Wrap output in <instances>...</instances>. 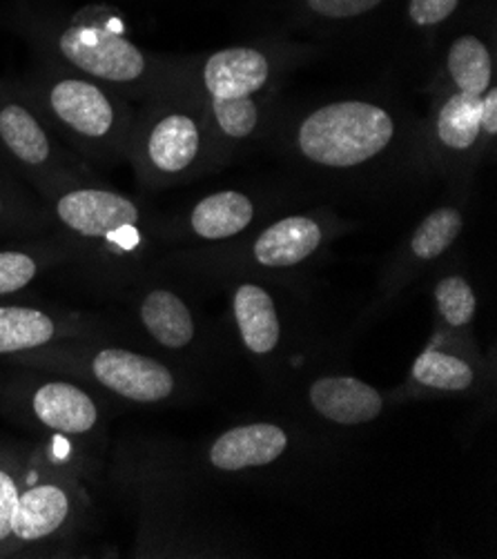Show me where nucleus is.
Returning a JSON list of instances; mask_svg holds the SVG:
<instances>
[{"label":"nucleus","mask_w":497,"mask_h":559,"mask_svg":"<svg viewBox=\"0 0 497 559\" xmlns=\"http://www.w3.org/2000/svg\"><path fill=\"white\" fill-rule=\"evenodd\" d=\"M38 197L72 263L109 288L139 284L156 243L165 239L163 223L141 199L115 190L94 173L47 186Z\"/></svg>","instance_id":"obj_1"},{"label":"nucleus","mask_w":497,"mask_h":559,"mask_svg":"<svg viewBox=\"0 0 497 559\" xmlns=\"http://www.w3.org/2000/svg\"><path fill=\"white\" fill-rule=\"evenodd\" d=\"M304 59V49L282 43H248L214 49L181 61L184 74L201 100L218 165L259 139L282 76Z\"/></svg>","instance_id":"obj_2"},{"label":"nucleus","mask_w":497,"mask_h":559,"mask_svg":"<svg viewBox=\"0 0 497 559\" xmlns=\"http://www.w3.org/2000/svg\"><path fill=\"white\" fill-rule=\"evenodd\" d=\"M27 34L40 59L113 87L132 103H143L179 70V59L139 47L126 19L105 5H87L68 19L38 21Z\"/></svg>","instance_id":"obj_3"},{"label":"nucleus","mask_w":497,"mask_h":559,"mask_svg":"<svg viewBox=\"0 0 497 559\" xmlns=\"http://www.w3.org/2000/svg\"><path fill=\"white\" fill-rule=\"evenodd\" d=\"M128 163L137 183L150 192L192 183L221 167L205 109L181 61L177 74L137 109Z\"/></svg>","instance_id":"obj_4"},{"label":"nucleus","mask_w":497,"mask_h":559,"mask_svg":"<svg viewBox=\"0 0 497 559\" xmlns=\"http://www.w3.org/2000/svg\"><path fill=\"white\" fill-rule=\"evenodd\" d=\"M21 83L61 141L90 167L128 160L137 115L130 98L45 59Z\"/></svg>","instance_id":"obj_5"},{"label":"nucleus","mask_w":497,"mask_h":559,"mask_svg":"<svg viewBox=\"0 0 497 559\" xmlns=\"http://www.w3.org/2000/svg\"><path fill=\"white\" fill-rule=\"evenodd\" d=\"M404 123L389 105L370 98H340L323 103L293 126L291 150L323 173H359L402 143Z\"/></svg>","instance_id":"obj_6"},{"label":"nucleus","mask_w":497,"mask_h":559,"mask_svg":"<svg viewBox=\"0 0 497 559\" xmlns=\"http://www.w3.org/2000/svg\"><path fill=\"white\" fill-rule=\"evenodd\" d=\"M8 366L70 377L139 406L168 404L181 390L179 374L168 364L130 348L100 344V340L63 342L19 357Z\"/></svg>","instance_id":"obj_7"},{"label":"nucleus","mask_w":497,"mask_h":559,"mask_svg":"<svg viewBox=\"0 0 497 559\" xmlns=\"http://www.w3.org/2000/svg\"><path fill=\"white\" fill-rule=\"evenodd\" d=\"M0 374V415L49 437L47 449L79 466V449L103 430V408L92 390L74 379L19 368Z\"/></svg>","instance_id":"obj_8"},{"label":"nucleus","mask_w":497,"mask_h":559,"mask_svg":"<svg viewBox=\"0 0 497 559\" xmlns=\"http://www.w3.org/2000/svg\"><path fill=\"white\" fill-rule=\"evenodd\" d=\"M0 156L36 194L94 173L61 141L21 81L0 79Z\"/></svg>","instance_id":"obj_9"},{"label":"nucleus","mask_w":497,"mask_h":559,"mask_svg":"<svg viewBox=\"0 0 497 559\" xmlns=\"http://www.w3.org/2000/svg\"><path fill=\"white\" fill-rule=\"evenodd\" d=\"M342 221L328 212H299L270 221L252 239L230 250L233 259L263 272H288L315 259L338 237Z\"/></svg>","instance_id":"obj_10"},{"label":"nucleus","mask_w":497,"mask_h":559,"mask_svg":"<svg viewBox=\"0 0 497 559\" xmlns=\"http://www.w3.org/2000/svg\"><path fill=\"white\" fill-rule=\"evenodd\" d=\"M98 337V323L40 306L0 301V361L3 364L63 342Z\"/></svg>","instance_id":"obj_11"},{"label":"nucleus","mask_w":497,"mask_h":559,"mask_svg":"<svg viewBox=\"0 0 497 559\" xmlns=\"http://www.w3.org/2000/svg\"><path fill=\"white\" fill-rule=\"evenodd\" d=\"M430 156L447 173L469 175L484 156L480 130V98L447 90L435 103L428 117Z\"/></svg>","instance_id":"obj_12"},{"label":"nucleus","mask_w":497,"mask_h":559,"mask_svg":"<svg viewBox=\"0 0 497 559\" xmlns=\"http://www.w3.org/2000/svg\"><path fill=\"white\" fill-rule=\"evenodd\" d=\"M259 218V201L244 190H216L194 201L165 226L163 237L197 243H228L244 237Z\"/></svg>","instance_id":"obj_13"},{"label":"nucleus","mask_w":497,"mask_h":559,"mask_svg":"<svg viewBox=\"0 0 497 559\" xmlns=\"http://www.w3.org/2000/svg\"><path fill=\"white\" fill-rule=\"evenodd\" d=\"M466 226V214L460 205L447 203L430 210L400 248L389 274L383 278L386 297H395L422 270L451 252Z\"/></svg>","instance_id":"obj_14"},{"label":"nucleus","mask_w":497,"mask_h":559,"mask_svg":"<svg viewBox=\"0 0 497 559\" xmlns=\"http://www.w3.org/2000/svg\"><path fill=\"white\" fill-rule=\"evenodd\" d=\"M134 317L145 337L168 353L197 344L199 323L181 293L165 284H141L134 295Z\"/></svg>","instance_id":"obj_15"},{"label":"nucleus","mask_w":497,"mask_h":559,"mask_svg":"<svg viewBox=\"0 0 497 559\" xmlns=\"http://www.w3.org/2000/svg\"><path fill=\"white\" fill-rule=\"evenodd\" d=\"M291 449V435L284 426L270 421H252L221 432L208 449L214 471L244 473L263 468L284 457Z\"/></svg>","instance_id":"obj_16"},{"label":"nucleus","mask_w":497,"mask_h":559,"mask_svg":"<svg viewBox=\"0 0 497 559\" xmlns=\"http://www.w3.org/2000/svg\"><path fill=\"white\" fill-rule=\"evenodd\" d=\"M308 406L321 419L353 428L381 417L386 400L383 393L353 374H321L306 393Z\"/></svg>","instance_id":"obj_17"},{"label":"nucleus","mask_w":497,"mask_h":559,"mask_svg":"<svg viewBox=\"0 0 497 559\" xmlns=\"http://www.w3.org/2000/svg\"><path fill=\"white\" fill-rule=\"evenodd\" d=\"M230 310L239 340L248 355L270 359L284 342V323L277 301L257 282H237L230 286Z\"/></svg>","instance_id":"obj_18"},{"label":"nucleus","mask_w":497,"mask_h":559,"mask_svg":"<svg viewBox=\"0 0 497 559\" xmlns=\"http://www.w3.org/2000/svg\"><path fill=\"white\" fill-rule=\"evenodd\" d=\"M43 457L45 451L21 453L0 445V557L27 555L23 537L25 495Z\"/></svg>","instance_id":"obj_19"},{"label":"nucleus","mask_w":497,"mask_h":559,"mask_svg":"<svg viewBox=\"0 0 497 559\" xmlns=\"http://www.w3.org/2000/svg\"><path fill=\"white\" fill-rule=\"evenodd\" d=\"M72 263V254L57 235L21 239L0 248V301L29 290L43 274Z\"/></svg>","instance_id":"obj_20"},{"label":"nucleus","mask_w":497,"mask_h":559,"mask_svg":"<svg viewBox=\"0 0 497 559\" xmlns=\"http://www.w3.org/2000/svg\"><path fill=\"white\" fill-rule=\"evenodd\" d=\"M411 383L424 393L435 395H462L475 388L480 372L466 346L451 342L430 344L411 366Z\"/></svg>","instance_id":"obj_21"},{"label":"nucleus","mask_w":497,"mask_h":559,"mask_svg":"<svg viewBox=\"0 0 497 559\" xmlns=\"http://www.w3.org/2000/svg\"><path fill=\"white\" fill-rule=\"evenodd\" d=\"M51 235V218L40 197L0 156V237Z\"/></svg>","instance_id":"obj_22"},{"label":"nucleus","mask_w":497,"mask_h":559,"mask_svg":"<svg viewBox=\"0 0 497 559\" xmlns=\"http://www.w3.org/2000/svg\"><path fill=\"white\" fill-rule=\"evenodd\" d=\"M445 76L449 90L482 98L495 85V59L488 40L477 34L458 36L445 56Z\"/></svg>","instance_id":"obj_23"},{"label":"nucleus","mask_w":497,"mask_h":559,"mask_svg":"<svg viewBox=\"0 0 497 559\" xmlns=\"http://www.w3.org/2000/svg\"><path fill=\"white\" fill-rule=\"evenodd\" d=\"M433 301L441 328L449 332V340L464 337L477 312V297L469 278L460 272L439 276L433 286Z\"/></svg>","instance_id":"obj_24"},{"label":"nucleus","mask_w":497,"mask_h":559,"mask_svg":"<svg viewBox=\"0 0 497 559\" xmlns=\"http://www.w3.org/2000/svg\"><path fill=\"white\" fill-rule=\"evenodd\" d=\"M301 8L321 21H353L379 10L386 0H299Z\"/></svg>","instance_id":"obj_25"},{"label":"nucleus","mask_w":497,"mask_h":559,"mask_svg":"<svg viewBox=\"0 0 497 559\" xmlns=\"http://www.w3.org/2000/svg\"><path fill=\"white\" fill-rule=\"evenodd\" d=\"M462 5V0H409V21L419 29H433L447 23Z\"/></svg>","instance_id":"obj_26"},{"label":"nucleus","mask_w":497,"mask_h":559,"mask_svg":"<svg viewBox=\"0 0 497 559\" xmlns=\"http://www.w3.org/2000/svg\"><path fill=\"white\" fill-rule=\"evenodd\" d=\"M480 130L484 145L490 150L497 141V85H490L480 98Z\"/></svg>","instance_id":"obj_27"}]
</instances>
